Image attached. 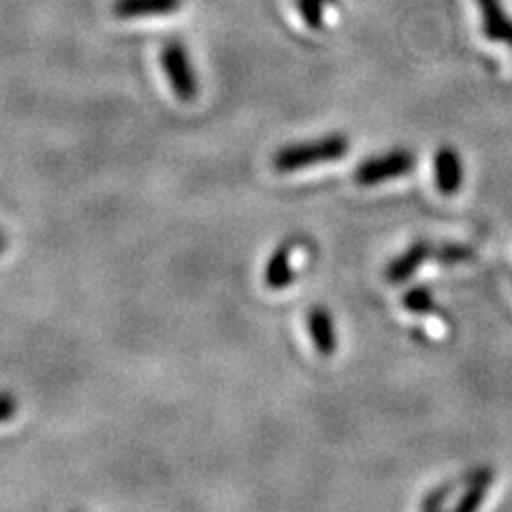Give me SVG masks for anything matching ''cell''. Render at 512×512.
Returning <instances> with one entry per match:
<instances>
[{
  "label": "cell",
  "mask_w": 512,
  "mask_h": 512,
  "mask_svg": "<svg viewBox=\"0 0 512 512\" xmlns=\"http://www.w3.org/2000/svg\"><path fill=\"white\" fill-rule=\"evenodd\" d=\"M308 329L314 340L316 350L320 355H333L335 348H338V338H335V329H333V318L325 308H314L308 314Z\"/></svg>",
  "instance_id": "cell-9"
},
{
  "label": "cell",
  "mask_w": 512,
  "mask_h": 512,
  "mask_svg": "<svg viewBox=\"0 0 512 512\" xmlns=\"http://www.w3.org/2000/svg\"><path fill=\"white\" fill-rule=\"evenodd\" d=\"M5 250H7V237L3 231H0V254H3Z\"/></svg>",
  "instance_id": "cell-16"
},
{
  "label": "cell",
  "mask_w": 512,
  "mask_h": 512,
  "mask_svg": "<svg viewBox=\"0 0 512 512\" xmlns=\"http://www.w3.org/2000/svg\"><path fill=\"white\" fill-rule=\"evenodd\" d=\"M434 169H436V186L440 190V195L453 197L463 184V163L457 150L451 146H442L436 154Z\"/></svg>",
  "instance_id": "cell-6"
},
{
  "label": "cell",
  "mask_w": 512,
  "mask_h": 512,
  "mask_svg": "<svg viewBox=\"0 0 512 512\" xmlns=\"http://www.w3.org/2000/svg\"><path fill=\"white\" fill-rule=\"evenodd\" d=\"M160 62H163V71L169 79L173 94L184 103L195 101L199 94V79L195 67H192L186 45L180 39L167 41L163 45V52H160Z\"/></svg>",
  "instance_id": "cell-2"
},
{
  "label": "cell",
  "mask_w": 512,
  "mask_h": 512,
  "mask_svg": "<svg viewBox=\"0 0 512 512\" xmlns=\"http://www.w3.org/2000/svg\"><path fill=\"white\" fill-rule=\"evenodd\" d=\"M431 254H434V246L427 244V242H416L412 244L399 259H395L389 267H387V282L391 284H402L406 280H410L416 269H419L425 261H431Z\"/></svg>",
  "instance_id": "cell-8"
},
{
  "label": "cell",
  "mask_w": 512,
  "mask_h": 512,
  "mask_svg": "<svg viewBox=\"0 0 512 512\" xmlns=\"http://www.w3.org/2000/svg\"><path fill=\"white\" fill-rule=\"evenodd\" d=\"M18 414V399L11 393H0V423L11 421Z\"/></svg>",
  "instance_id": "cell-15"
},
{
  "label": "cell",
  "mask_w": 512,
  "mask_h": 512,
  "mask_svg": "<svg viewBox=\"0 0 512 512\" xmlns=\"http://www.w3.org/2000/svg\"><path fill=\"white\" fill-rule=\"evenodd\" d=\"M474 259V248L468 244H444L434 248L431 261H438L440 265H457L468 263Z\"/></svg>",
  "instance_id": "cell-11"
},
{
  "label": "cell",
  "mask_w": 512,
  "mask_h": 512,
  "mask_svg": "<svg viewBox=\"0 0 512 512\" xmlns=\"http://www.w3.org/2000/svg\"><path fill=\"white\" fill-rule=\"evenodd\" d=\"M483 18V30L489 41L512 45V20L502 5V0H476Z\"/></svg>",
  "instance_id": "cell-7"
},
{
  "label": "cell",
  "mask_w": 512,
  "mask_h": 512,
  "mask_svg": "<svg viewBox=\"0 0 512 512\" xmlns=\"http://www.w3.org/2000/svg\"><path fill=\"white\" fill-rule=\"evenodd\" d=\"M333 3V0H297V9L301 13V20L310 28L318 30L325 24V9Z\"/></svg>",
  "instance_id": "cell-13"
},
{
  "label": "cell",
  "mask_w": 512,
  "mask_h": 512,
  "mask_svg": "<svg viewBox=\"0 0 512 512\" xmlns=\"http://www.w3.org/2000/svg\"><path fill=\"white\" fill-rule=\"evenodd\" d=\"M348 150H350V141L346 135H331L318 141L286 146L276 152L271 163H274V169L280 173H293L312 165L333 163V160L344 158Z\"/></svg>",
  "instance_id": "cell-1"
},
{
  "label": "cell",
  "mask_w": 512,
  "mask_h": 512,
  "mask_svg": "<svg viewBox=\"0 0 512 512\" xmlns=\"http://www.w3.org/2000/svg\"><path fill=\"white\" fill-rule=\"evenodd\" d=\"M470 476V474H468ZM468 476H461L459 480H453V483H446V485H442V487H438V489H434L431 491L427 498H425V502L421 504V508L423 510H438V508H442L444 506V502L451 498L453 493H457L463 485L468 483Z\"/></svg>",
  "instance_id": "cell-14"
},
{
  "label": "cell",
  "mask_w": 512,
  "mask_h": 512,
  "mask_svg": "<svg viewBox=\"0 0 512 512\" xmlns=\"http://www.w3.org/2000/svg\"><path fill=\"white\" fill-rule=\"evenodd\" d=\"M404 306L408 312H414V314H438L434 295L429 293V288H423V286H416L404 295Z\"/></svg>",
  "instance_id": "cell-12"
},
{
  "label": "cell",
  "mask_w": 512,
  "mask_h": 512,
  "mask_svg": "<svg viewBox=\"0 0 512 512\" xmlns=\"http://www.w3.org/2000/svg\"><path fill=\"white\" fill-rule=\"evenodd\" d=\"M493 470L489 468H483V470H476L468 476V483L463 485V495L461 500L457 502L455 510L457 512H470V510H476L483 506L485 502V495L489 491V487L493 485Z\"/></svg>",
  "instance_id": "cell-10"
},
{
  "label": "cell",
  "mask_w": 512,
  "mask_h": 512,
  "mask_svg": "<svg viewBox=\"0 0 512 512\" xmlns=\"http://www.w3.org/2000/svg\"><path fill=\"white\" fill-rule=\"evenodd\" d=\"M299 242L297 239H288V242L280 244L274 254L269 256L267 267H265V284L274 291H282V288L291 286L295 282V271H293V254L297 250Z\"/></svg>",
  "instance_id": "cell-4"
},
{
  "label": "cell",
  "mask_w": 512,
  "mask_h": 512,
  "mask_svg": "<svg viewBox=\"0 0 512 512\" xmlns=\"http://www.w3.org/2000/svg\"><path fill=\"white\" fill-rule=\"evenodd\" d=\"M184 0H114V15L120 20L160 18L180 11Z\"/></svg>",
  "instance_id": "cell-5"
},
{
  "label": "cell",
  "mask_w": 512,
  "mask_h": 512,
  "mask_svg": "<svg viewBox=\"0 0 512 512\" xmlns=\"http://www.w3.org/2000/svg\"><path fill=\"white\" fill-rule=\"evenodd\" d=\"M416 167V156L408 150H395L378 158L365 160L355 171V182L361 186H374L387 180L402 178Z\"/></svg>",
  "instance_id": "cell-3"
}]
</instances>
